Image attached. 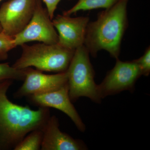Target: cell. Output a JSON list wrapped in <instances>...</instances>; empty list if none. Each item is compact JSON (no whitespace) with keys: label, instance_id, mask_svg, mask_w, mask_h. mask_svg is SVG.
I'll use <instances>...</instances> for the list:
<instances>
[{"label":"cell","instance_id":"obj_4","mask_svg":"<svg viewBox=\"0 0 150 150\" xmlns=\"http://www.w3.org/2000/svg\"><path fill=\"white\" fill-rule=\"evenodd\" d=\"M67 72L69 95L72 102L81 97L88 98L97 103L101 102L89 53L84 45L75 50Z\"/></svg>","mask_w":150,"mask_h":150},{"label":"cell","instance_id":"obj_6","mask_svg":"<svg viewBox=\"0 0 150 150\" xmlns=\"http://www.w3.org/2000/svg\"><path fill=\"white\" fill-rule=\"evenodd\" d=\"M142 76L139 67L134 61L122 62L116 59L115 66L98 85L100 97L102 99L125 91H133L136 82Z\"/></svg>","mask_w":150,"mask_h":150},{"label":"cell","instance_id":"obj_13","mask_svg":"<svg viewBox=\"0 0 150 150\" xmlns=\"http://www.w3.org/2000/svg\"><path fill=\"white\" fill-rule=\"evenodd\" d=\"M43 136L42 130H36L31 131L16 145L13 150H40Z\"/></svg>","mask_w":150,"mask_h":150},{"label":"cell","instance_id":"obj_18","mask_svg":"<svg viewBox=\"0 0 150 150\" xmlns=\"http://www.w3.org/2000/svg\"><path fill=\"white\" fill-rule=\"evenodd\" d=\"M2 31V28L0 25V32H1Z\"/></svg>","mask_w":150,"mask_h":150},{"label":"cell","instance_id":"obj_5","mask_svg":"<svg viewBox=\"0 0 150 150\" xmlns=\"http://www.w3.org/2000/svg\"><path fill=\"white\" fill-rule=\"evenodd\" d=\"M16 46L32 41L48 44L58 43V33L41 0H38L32 18L24 29L14 36Z\"/></svg>","mask_w":150,"mask_h":150},{"label":"cell","instance_id":"obj_3","mask_svg":"<svg viewBox=\"0 0 150 150\" xmlns=\"http://www.w3.org/2000/svg\"><path fill=\"white\" fill-rule=\"evenodd\" d=\"M21 46V56L12 66L18 69L34 67L41 71L64 72L67 71L75 51L58 43L24 44Z\"/></svg>","mask_w":150,"mask_h":150},{"label":"cell","instance_id":"obj_11","mask_svg":"<svg viewBox=\"0 0 150 150\" xmlns=\"http://www.w3.org/2000/svg\"><path fill=\"white\" fill-rule=\"evenodd\" d=\"M42 150H84L87 147L82 141L75 139L59 129V119L50 116L42 130Z\"/></svg>","mask_w":150,"mask_h":150},{"label":"cell","instance_id":"obj_15","mask_svg":"<svg viewBox=\"0 0 150 150\" xmlns=\"http://www.w3.org/2000/svg\"><path fill=\"white\" fill-rule=\"evenodd\" d=\"M14 37L2 31L0 32V60L4 61L8 58L9 52L16 48Z\"/></svg>","mask_w":150,"mask_h":150},{"label":"cell","instance_id":"obj_1","mask_svg":"<svg viewBox=\"0 0 150 150\" xmlns=\"http://www.w3.org/2000/svg\"><path fill=\"white\" fill-rule=\"evenodd\" d=\"M12 81L0 83V150L14 149L30 132L42 130L50 117L48 108L32 110L10 100L7 93Z\"/></svg>","mask_w":150,"mask_h":150},{"label":"cell","instance_id":"obj_2","mask_svg":"<svg viewBox=\"0 0 150 150\" xmlns=\"http://www.w3.org/2000/svg\"><path fill=\"white\" fill-rule=\"evenodd\" d=\"M129 0H120L101 12L95 21L89 22L84 46L95 57L105 50L118 59L121 42L128 25L127 6Z\"/></svg>","mask_w":150,"mask_h":150},{"label":"cell","instance_id":"obj_17","mask_svg":"<svg viewBox=\"0 0 150 150\" xmlns=\"http://www.w3.org/2000/svg\"><path fill=\"white\" fill-rule=\"evenodd\" d=\"M45 3L48 15L51 20L54 17V13L57 6L61 0H42Z\"/></svg>","mask_w":150,"mask_h":150},{"label":"cell","instance_id":"obj_19","mask_svg":"<svg viewBox=\"0 0 150 150\" xmlns=\"http://www.w3.org/2000/svg\"><path fill=\"white\" fill-rule=\"evenodd\" d=\"M2 0H0V1H1Z\"/></svg>","mask_w":150,"mask_h":150},{"label":"cell","instance_id":"obj_12","mask_svg":"<svg viewBox=\"0 0 150 150\" xmlns=\"http://www.w3.org/2000/svg\"><path fill=\"white\" fill-rule=\"evenodd\" d=\"M120 0H79L71 8L63 13V14L71 16L79 11H86L95 9H105L114 5Z\"/></svg>","mask_w":150,"mask_h":150},{"label":"cell","instance_id":"obj_16","mask_svg":"<svg viewBox=\"0 0 150 150\" xmlns=\"http://www.w3.org/2000/svg\"><path fill=\"white\" fill-rule=\"evenodd\" d=\"M139 66L142 76H149L150 73V48L148 47L139 59L134 60Z\"/></svg>","mask_w":150,"mask_h":150},{"label":"cell","instance_id":"obj_7","mask_svg":"<svg viewBox=\"0 0 150 150\" xmlns=\"http://www.w3.org/2000/svg\"><path fill=\"white\" fill-rule=\"evenodd\" d=\"M38 0H8L0 8L2 31L14 37L21 32L32 18Z\"/></svg>","mask_w":150,"mask_h":150},{"label":"cell","instance_id":"obj_10","mask_svg":"<svg viewBox=\"0 0 150 150\" xmlns=\"http://www.w3.org/2000/svg\"><path fill=\"white\" fill-rule=\"evenodd\" d=\"M28 97L30 102L39 107L53 108L61 110L71 118L81 132L85 131V125L70 99L68 83L56 90Z\"/></svg>","mask_w":150,"mask_h":150},{"label":"cell","instance_id":"obj_14","mask_svg":"<svg viewBox=\"0 0 150 150\" xmlns=\"http://www.w3.org/2000/svg\"><path fill=\"white\" fill-rule=\"evenodd\" d=\"M26 69H18L11 67L8 63L0 64V83L7 80H24Z\"/></svg>","mask_w":150,"mask_h":150},{"label":"cell","instance_id":"obj_8","mask_svg":"<svg viewBox=\"0 0 150 150\" xmlns=\"http://www.w3.org/2000/svg\"><path fill=\"white\" fill-rule=\"evenodd\" d=\"M22 85L14 94L15 98L56 90L68 83V76L67 71L55 74H46L29 67L26 69Z\"/></svg>","mask_w":150,"mask_h":150},{"label":"cell","instance_id":"obj_9","mask_svg":"<svg viewBox=\"0 0 150 150\" xmlns=\"http://www.w3.org/2000/svg\"><path fill=\"white\" fill-rule=\"evenodd\" d=\"M52 22L58 33L59 45L74 51L84 45L88 17H71L63 14L56 16Z\"/></svg>","mask_w":150,"mask_h":150}]
</instances>
